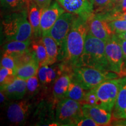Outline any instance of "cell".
Returning <instances> with one entry per match:
<instances>
[{
    "label": "cell",
    "instance_id": "obj_1",
    "mask_svg": "<svg viewBox=\"0 0 126 126\" xmlns=\"http://www.w3.org/2000/svg\"><path fill=\"white\" fill-rule=\"evenodd\" d=\"M88 20L76 16L67 34L64 53L60 68L61 71H68L71 74L77 67L84 48L88 33Z\"/></svg>",
    "mask_w": 126,
    "mask_h": 126
},
{
    "label": "cell",
    "instance_id": "obj_34",
    "mask_svg": "<svg viewBox=\"0 0 126 126\" xmlns=\"http://www.w3.org/2000/svg\"><path fill=\"white\" fill-rule=\"evenodd\" d=\"M116 38H117V40L118 42H119V45H120L121 47H122L124 60L126 61V40L118 37L117 35H116Z\"/></svg>",
    "mask_w": 126,
    "mask_h": 126
},
{
    "label": "cell",
    "instance_id": "obj_27",
    "mask_svg": "<svg viewBox=\"0 0 126 126\" xmlns=\"http://www.w3.org/2000/svg\"><path fill=\"white\" fill-rule=\"evenodd\" d=\"M110 28L114 33H119L126 32V20L115 19L108 21Z\"/></svg>",
    "mask_w": 126,
    "mask_h": 126
},
{
    "label": "cell",
    "instance_id": "obj_29",
    "mask_svg": "<svg viewBox=\"0 0 126 126\" xmlns=\"http://www.w3.org/2000/svg\"><path fill=\"white\" fill-rule=\"evenodd\" d=\"M27 92L29 94H34L38 89L39 86V79L37 75H34L26 80Z\"/></svg>",
    "mask_w": 126,
    "mask_h": 126
},
{
    "label": "cell",
    "instance_id": "obj_38",
    "mask_svg": "<svg viewBox=\"0 0 126 126\" xmlns=\"http://www.w3.org/2000/svg\"><path fill=\"white\" fill-rule=\"evenodd\" d=\"M115 34H116L118 37L126 40V32H122V33H115Z\"/></svg>",
    "mask_w": 126,
    "mask_h": 126
},
{
    "label": "cell",
    "instance_id": "obj_4",
    "mask_svg": "<svg viewBox=\"0 0 126 126\" xmlns=\"http://www.w3.org/2000/svg\"><path fill=\"white\" fill-rule=\"evenodd\" d=\"M72 81L78 83L85 91L95 88L103 82L119 77L111 71H104L86 66H77L71 74Z\"/></svg>",
    "mask_w": 126,
    "mask_h": 126
},
{
    "label": "cell",
    "instance_id": "obj_30",
    "mask_svg": "<svg viewBox=\"0 0 126 126\" xmlns=\"http://www.w3.org/2000/svg\"><path fill=\"white\" fill-rule=\"evenodd\" d=\"M81 103L90 104L94 106H99V102L96 94L93 89L89 90L86 92L83 101Z\"/></svg>",
    "mask_w": 126,
    "mask_h": 126
},
{
    "label": "cell",
    "instance_id": "obj_9",
    "mask_svg": "<svg viewBox=\"0 0 126 126\" xmlns=\"http://www.w3.org/2000/svg\"><path fill=\"white\" fill-rule=\"evenodd\" d=\"M66 11L75 14L85 20L94 15L92 0H57Z\"/></svg>",
    "mask_w": 126,
    "mask_h": 126
},
{
    "label": "cell",
    "instance_id": "obj_40",
    "mask_svg": "<svg viewBox=\"0 0 126 126\" xmlns=\"http://www.w3.org/2000/svg\"><path fill=\"white\" fill-rule=\"evenodd\" d=\"M92 1H93V0H92Z\"/></svg>",
    "mask_w": 126,
    "mask_h": 126
},
{
    "label": "cell",
    "instance_id": "obj_36",
    "mask_svg": "<svg viewBox=\"0 0 126 126\" xmlns=\"http://www.w3.org/2000/svg\"><path fill=\"white\" fill-rule=\"evenodd\" d=\"M123 0H111V5H112V9L116 7V5H117L118 4H119ZM111 9V10H112Z\"/></svg>",
    "mask_w": 126,
    "mask_h": 126
},
{
    "label": "cell",
    "instance_id": "obj_7",
    "mask_svg": "<svg viewBox=\"0 0 126 126\" xmlns=\"http://www.w3.org/2000/svg\"><path fill=\"white\" fill-rule=\"evenodd\" d=\"M105 51L109 70L123 77L126 75V70L124 68V58L123 53L119 42L116 38V34L106 42Z\"/></svg>",
    "mask_w": 126,
    "mask_h": 126
},
{
    "label": "cell",
    "instance_id": "obj_14",
    "mask_svg": "<svg viewBox=\"0 0 126 126\" xmlns=\"http://www.w3.org/2000/svg\"><path fill=\"white\" fill-rule=\"evenodd\" d=\"M1 91L4 93L8 98L19 100L22 99L27 92L26 80L16 77L11 83L1 86Z\"/></svg>",
    "mask_w": 126,
    "mask_h": 126
},
{
    "label": "cell",
    "instance_id": "obj_35",
    "mask_svg": "<svg viewBox=\"0 0 126 126\" xmlns=\"http://www.w3.org/2000/svg\"><path fill=\"white\" fill-rule=\"evenodd\" d=\"M111 125L116 126H126V119H117V120L113 122Z\"/></svg>",
    "mask_w": 126,
    "mask_h": 126
},
{
    "label": "cell",
    "instance_id": "obj_26",
    "mask_svg": "<svg viewBox=\"0 0 126 126\" xmlns=\"http://www.w3.org/2000/svg\"><path fill=\"white\" fill-rule=\"evenodd\" d=\"M96 7V11L99 13L108 12L112 9L111 0H93Z\"/></svg>",
    "mask_w": 126,
    "mask_h": 126
},
{
    "label": "cell",
    "instance_id": "obj_39",
    "mask_svg": "<svg viewBox=\"0 0 126 126\" xmlns=\"http://www.w3.org/2000/svg\"><path fill=\"white\" fill-rule=\"evenodd\" d=\"M0 95H1V103H2L5 100V97L6 96L4 93L1 91V94H0Z\"/></svg>",
    "mask_w": 126,
    "mask_h": 126
},
{
    "label": "cell",
    "instance_id": "obj_32",
    "mask_svg": "<svg viewBox=\"0 0 126 126\" xmlns=\"http://www.w3.org/2000/svg\"><path fill=\"white\" fill-rule=\"evenodd\" d=\"M110 11L122 12V13L126 12V0H123L119 4L116 5L112 10Z\"/></svg>",
    "mask_w": 126,
    "mask_h": 126
},
{
    "label": "cell",
    "instance_id": "obj_31",
    "mask_svg": "<svg viewBox=\"0 0 126 126\" xmlns=\"http://www.w3.org/2000/svg\"><path fill=\"white\" fill-rule=\"evenodd\" d=\"M72 126H98L99 125L91 118L86 117V116L82 115V116H80L75 120L72 124Z\"/></svg>",
    "mask_w": 126,
    "mask_h": 126
},
{
    "label": "cell",
    "instance_id": "obj_18",
    "mask_svg": "<svg viewBox=\"0 0 126 126\" xmlns=\"http://www.w3.org/2000/svg\"><path fill=\"white\" fill-rule=\"evenodd\" d=\"M39 67L40 65L38 61L36 58H34L26 64L17 67L15 71V76L22 79L27 80L37 74Z\"/></svg>",
    "mask_w": 126,
    "mask_h": 126
},
{
    "label": "cell",
    "instance_id": "obj_10",
    "mask_svg": "<svg viewBox=\"0 0 126 126\" xmlns=\"http://www.w3.org/2000/svg\"><path fill=\"white\" fill-rule=\"evenodd\" d=\"M88 33L105 43L114 33L108 20L103 19L95 13L87 20Z\"/></svg>",
    "mask_w": 126,
    "mask_h": 126
},
{
    "label": "cell",
    "instance_id": "obj_2",
    "mask_svg": "<svg viewBox=\"0 0 126 126\" xmlns=\"http://www.w3.org/2000/svg\"><path fill=\"white\" fill-rule=\"evenodd\" d=\"M106 43L88 33L82 53L77 66H86L110 71L105 51Z\"/></svg>",
    "mask_w": 126,
    "mask_h": 126
},
{
    "label": "cell",
    "instance_id": "obj_3",
    "mask_svg": "<svg viewBox=\"0 0 126 126\" xmlns=\"http://www.w3.org/2000/svg\"><path fill=\"white\" fill-rule=\"evenodd\" d=\"M28 18V8L16 11L5 18L3 29L8 40H31L33 32Z\"/></svg>",
    "mask_w": 126,
    "mask_h": 126
},
{
    "label": "cell",
    "instance_id": "obj_22",
    "mask_svg": "<svg viewBox=\"0 0 126 126\" xmlns=\"http://www.w3.org/2000/svg\"><path fill=\"white\" fill-rule=\"evenodd\" d=\"M32 50L35 54L40 67L47 65V51L42 39L34 40L33 42Z\"/></svg>",
    "mask_w": 126,
    "mask_h": 126
},
{
    "label": "cell",
    "instance_id": "obj_15",
    "mask_svg": "<svg viewBox=\"0 0 126 126\" xmlns=\"http://www.w3.org/2000/svg\"><path fill=\"white\" fill-rule=\"evenodd\" d=\"M113 117L116 119H126V77L122 82L113 108Z\"/></svg>",
    "mask_w": 126,
    "mask_h": 126
},
{
    "label": "cell",
    "instance_id": "obj_20",
    "mask_svg": "<svg viewBox=\"0 0 126 126\" xmlns=\"http://www.w3.org/2000/svg\"><path fill=\"white\" fill-rule=\"evenodd\" d=\"M42 39L46 48L47 65H53L59 59V47L51 36L45 34L42 36Z\"/></svg>",
    "mask_w": 126,
    "mask_h": 126
},
{
    "label": "cell",
    "instance_id": "obj_37",
    "mask_svg": "<svg viewBox=\"0 0 126 126\" xmlns=\"http://www.w3.org/2000/svg\"><path fill=\"white\" fill-rule=\"evenodd\" d=\"M22 2L24 4L26 7H28V6L31 4L32 2H36V0H22Z\"/></svg>",
    "mask_w": 126,
    "mask_h": 126
},
{
    "label": "cell",
    "instance_id": "obj_21",
    "mask_svg": "<svg viewBox=\"0 0 126 126\" xmlns=\"http://www.w3.org/2000/svg\"><path fill=\"white\" fill-rule=\"evenodd\" d=\"M60 72V70H57L46 65L39 67L37 75L40 82L42 84L46 85L57 79V75L61 74Z\"/></svg>",
    "mask_w": 126,
    "mask_h": 126
},
{
    "label": "cell",
    "instance_id": "obj_23",
    "mask_svg": "<svg viewBox=\"0 0 126 126\" xmlns=\"http://www.w3.org/2000/svg\"><path fill=\"white\" fill-rule=\"evenodd\" d=\"M85 91V90L81 85L72 81L65 94L64 98H69L82 103L84 100L86 94Z\"/></svg>",
    "mask_w": 126,
    "mask_h": 126
},
{
    "label": "cell",
    "instance_id": "obj_17",
    "mask_svg": "<svg viewBox=\"0 0 126 126\" xmlns=\"http://www.w3.org/2000/svg\"><path fill=\"white\" fill-rule=\"evenodd\" d=\"M71 82V75L67 74H65L56 79L53 89V96L56 100H60L64 98Z\"/></svg>",
    "mask_w": 126,
    "mask_h": 126
},
{
    "label": "cell",
    "instance_id": "obj_16",
    "mask_svg": "<svg viewBox=\"0 0 126 126\" xmlns=\"http://www.w3.org/2000/svg\"><path fill=\"white\" fill-rule=\"evenodd\" d=\"M28 19L32 26L33 35L36 37L42 36L40 29L42 10L36 2H32L28 6Z\"/></svg>",
    "mask_w": 126,
    "mask_h": 126
},
{
    "label": "cell",
    "instance_id": "obj_25",
    "mask_svg": "<svg viewBox=\"0 0 126 126\" xmlns=\"http://www.w3.org/2000/svg\"><path fill=\"white\" fill-rule=\"evenodd\" d=\"M1 7L4 8L18 11L22 9L25 5L22 0H1Z\"/></svg>",
    "mask_w": 126,
    "mask_h": 126
},
{
    "label": "cell",
    "instance_id": "obj_41",
    "mask_svg": "<svg viewBox=\"0 0 126 126\" xmlns=\"http://www.w3.org/2000/svg\"></svg>",
    "mask_w": 126,
    "mask_h": 126
},
{
    "label": "cell",
    "instance_id": "obj_28",
    "mask_svg": "<svg viewBox=\"0 0 126 126\" xmlns=\"http://www.w3.org/2000/svg\"><path fill=\"white\" fill-rule=\"evenodd\" d=\"M1 67L11 69L15 71L16 70V64L15 57L9 55L4 54L1 61Z\"/></svg>",
    "mask_w": 126,
    "mask_h": 126
},
{
    "label": "cell",
    "instance_id": "obj_5",
    "mask_svg": "<svg viewBox=\"0 0 126 126\" xmlns=\"http://www.w3.org/2000/svg\"><path fill=\"white\" fill-rule=\"evenodd\" d=\"M122 82V78H114L103 82L93 88L99 102V107L112 112Z\"/></svg>",
    "mask_w": 126,
    "mask_h": 126
},
{
    "label": "cell",
    "instance_id": "obj_8",
    "mask_svg": "<svg viewBox=\"0 0 126 126\" xmlns=\"http://www.w3.org/2000/svg\"><path fill=\"white\" fill-rule=\"evenodd\" d=\"M82 103L69 98L60 100L56 108V120L63 126H72L77 118L82 116Z\"/></svg>",
    "mask_w": 126,
    "mask_h": 126
},
{
    "label": "cell",
    "instance_id": "obj_11",
    "mask_svg": "<svg viewBox=\"0 0 126 126\" xmlns=\"http://www.w3.org/2000/svg\"><path fill=\"white\" fill-rule=\"evenodd\" d=\"M64 12L65 9L57 1L51 3L48 7L42 10L40 21V29L42 36L48 32L57 20Z\"/></svg>",
    "mask_w": 126,
    "mask_h": 126
},
{
    "label": "cell",
    "instance_id": "obj_33",
    "mask_svg": "<svg viewBox=\"0 0 126 126\" xmlns=\"http://www.w3.org/2000/svg\"><path fill=\"white\" fill-rule=\"evenodd\" d=\"M51 1L52 0H36V3L42 9V10H43L51 4Z\"/></svg>",
    "mask_w": 126,
    "mask_h": 126
},
{
    "label": "cell",
    "instance_id": "obj_13",
    "mask_svg": "<svg viewBox=\"0 0 126 126\" xmlns=\"http://www.w3.org/2000/svg\"><path fill=\"white\" fill-rule=\"evenodd\" d=\"M31 105L26 100L11 103L7 109L8 119L11 123L21 124L29 115Z\"/></svg>",
    "mask_w": 126,
    "mask_h": 126
},
{
    "label": "cell",
    "instance_id": "obj_12",
    "mask_svg": "<svg viewBox=\"0 0 126 126\" xmlns=\"http://www.w3.org/2000/svg\"><path fill=\"white\" fill-rule=\"evenodd\" d=\"M83 116L91 118L99 126H107L111 124L112 114L111 111L97 106L82 103Z\"/></svg>",
    "mask_w": 126,
    "mask_h": 126
},
{
    "label": "cell",
    "instance_id": "obj_6",
    "mask_svg": "<svg viewBox=\"0 0 126 126\" xmlns=\"http://www.w3.org/2000/svg\"><path fill=\"white\" fill-rule=\"evenodd\" d=\"M76 15L70 12H64L57 20L46 34L51 36L59 47V59L61 60L64 53V45L67 34Z\"/></svg>",
    "mask_w": 126,
    "mask_h": 126
},
{
    "label": "cell",
    "instance_id": "obj_19",
    "mask_svg": "<svg viewBox=\"0 0 126 126\" xmlns=\"http://www.w3.org/2000/svg\"><path fill=\"white\" fill-rule=\"evenodd\" d=\"M31 40L26 41L11 40L4 46V54L16 57L27 51Z\"/></svg>",
    "mask_w": 126,
    "mask_h": 126
},
{
    "label": "cell",
    "instance_id": "obj_24",
    "mask_svg": "<svg viewBox=\"0 0 126 126\" xmlns=\"http://www.w3.org/2000/svg\"><path fill=\"white\" fill-rule=\"evenodd\" d=\"M16 78L15 71L11 69L1 67L0 70V83L1 86L11 83Z\"/></svg>",
    "mask_w": 126,
    "mask_h": 126
}]
</instances>
